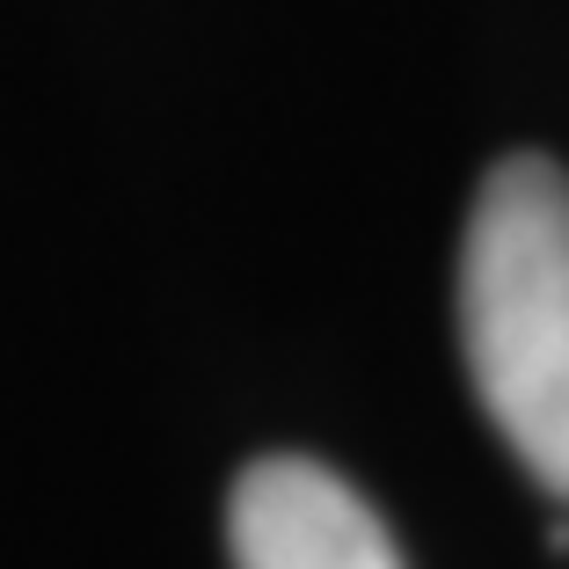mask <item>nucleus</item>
Instances as JSON below:
<instances>
[{"mask_svg":"<svg viewBox=\"0 0 569 569\" xmlns=\"http://www.w3.org/2000/svg\"><path fill=\"white\" fill-rule=\"evenodd\" d=\"M234 569H402V548L343 475L300 452H270L227 503Z\"/></svg>","mask_w":569,"mask_h":569,"instance_id":"nucleus-2","label":"nucleus"},{"mask_svg":"<svg viewBox=\"0 0 569 569\" xmlns=\"http://www.w3.org/2000/svg\"><path fill=\"white\" fill-rule=\"evenodd\" d=\"M460 358L519 468L569 503V176L511 153L460 241Z\"/></svg>","mask_w":569,"mask_h":569,"instance_id":"nucleus-1","label":"nucleus"}]
</instances>
